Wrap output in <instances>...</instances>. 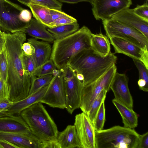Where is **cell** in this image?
Segmentation results:
<instances>
[{
    "mask_svg": "<svg viewBox=\"0 0 148 148\" xmlns=\"http://www.w3.org/2000/svg\"><path fill=\"white\" fill-rule=\"evenodd\" d=\"M2 32L8 60V99L16 102L29 95L32 83V78L25 70L22 58V46L26 40V36L22 32Z\"/></svg>",
    "mask_w": 148,
    "mask_h": 148,
    "instance_id": "cell-1",
    "label": "cell"
},
{
    "mask_svg": "<svg viewBox=\"0 0 148 148\" xmlns=\"http://www.w3.org/2000/svg\"><path fill=\"white\" fill-rule=\"evenodd\" d=\"M117 58L110 52L103 57L92 48L83 50L75 55L69 65L84 76V86L96 80L115 64Z\"/></svg>",
    "mask_w": 148,
    "mask_h": 148,
    "instance_id": "cell-2",
    "label": "cell"
},
{
    "mask_svg": "<svg viewBox=\"0 0 148 148\" xmlns=\"http://www.w3.org/2000/svg\"><path fill=\"white\" fill-rule=\"evenodd\" d=\"M92 34L88 27L84 26L71 34L55 39L50 59L58 70L68 65L76 54L83 50L91 48Z\"/></svg>",
    "mask_w": 148,
    "mask_h": 148,
    "instance_id": "cell-3",
    "label": "cell"
},
{
    "mask_svg": "<svg viewBox=\"0 0 148 148\" xmlns=\"http://www.w3.org/2000/svg\"><path fill=\"white\" fill-rule=\"evenodd\" d=\"M20 115L41 142L56 140L59 132L57 125L42 103L34 104Z\"/></svg>",
    "mask_w": 148,
    "mask_h": 148,
    "instance_id": "cell-4",
    "label": "cell"
},
{
    "mask_svg": "<svg viewBox=\"0 0 148 148\" xmlns=\"http://www.w3.org/2000/svg\"><path fill=\"white\" fill-rule=\"evenodd\" d=\"M140 134L119 125L95 131L96 148H137Z\"/></svg>",
    "mask_w": 148,
    "mask_h": 148,
    "instance_id": "cell-5",
    "label": "cell"
},
{
    "mask_svg": "<svg viewBox=\"0 0 148 148\" xmlns=\"http://www.w3.org/2000/svg\"><path fill=\"white\" fill-rule=\"evenodd\" d=\"M102 22L109 38H120L148 51V39L138 30L111 18L102 20Z\"/></svg>",
    "mask_w": 148,
    "mask_h": 148,
    "instance_id": "cell-6",
    "label": "cell"
},
{
    "mask_svg": "<svg viewBox=\"0 0 148 148\" xmlns=\"http://www.w3.org/2000/svg\"><path fill=\"white\" fill-rule=\"evenodd\" d=\"M63 77L66 97V108L72 114L79 108L84 85L77 78L75 70L68 65L60 69Z\"/></svg>",
    "mask_w": 148,
    "mask_h": 148,
    "instance_id": "cell-7",
    "label": "cell"
},
{
    "mask_svg": "<svg viewBox=\"0 0 148 148\" xmlns=\"http://www.w3.org/2000/svg\"><path fill=\"white\" fill-rule=\"evenodd\" d=\"M116 70L115 64L96 80L84 86L79 108L83 112L87 114L93 101L103 90H110Z\"/></svg>",
    "mask_w": 148,
    "mask_h": 148,
    "instance_id": "cell-8",
    "label": "cell"
},
{
    "mask_svg": "<svg viewBox=\"0 0 148 148\" xmlns=\"http://www.w3.org/2000/svg\"><path fill=\"white\" fill-rule=\"evenodd\" d=\"M21 6L8 0H0V27L11 33L23 32L28 23L21 21L19 18Z\"/></svg>",
    "mask_w": 148,
    "mask_h": 148,
    "instance_id": "cell-9",
    "label": "cell"
},
{
    "mask_svg": "<svg viewBox=\"0 0 148 148\" xmlns=\"http://www.w3.org/2000/svg\"><path fill=\"white\" fill-rule=\"evenodd\" d=\"M53 75L47 90L40 102L52 108L66 109V97L62 72L58 69Z\"/></svg>",
    "mask_w": 148,
    "mask_h": 148,
    "instance_id": "cell-10",
    "label": "cell"
},
{
    "mask_svg": "<svg viewBox=\"0 0 148 148\" xmlns=\"http://www.w3.org/2000/svg\"><path fill=\"white\" fill-rule=\"evenodd\" d=\"M132 4V0H93L92 10L96 20H103L111 18Z\"/></svg>",
    "mask_w": 148,
    "mask_h": 148,
    "instance_id": "cell-11",
    "label": "cell"
},
{
    "mask_svg": "<svg viewBox=\"0 0 148 148\" xmlns=\"http://www.w3.org/2000/svg\"><path fill=\"white\" fill-rule=\"evenodd\" d=\"M74 125L81 148H96L93 124L87 114L82 112L77 114Z\"/></svg>",
    "mask_w": 148,
    "mask_h": 148,
    "instance_id": "cell-12",
    "label": "cell"
},
{
    "mask_svg": "<svg viewBox=\"0 0 148 148\" xmlns=\"http://www.w3.org/2000/svg\"><path fill=\"white\" fill-rule=\"evenodd\" d=\"M115 53L124 54L142 62L148 69V51L127 40L116 37L109 38Z\"/></svg>",
    "mask_w": 148,
    "mask_h": 148,
    "instance_id": "cell-13",
    "label": "cell"
},
{
    "mask_svg": "<svg viewBox=\"0 0 148 148\" xmlns=\"http://www.w3.org/2000/svg\"><path fill=\"white\" fill-rule=\"evenodd\" d=\"M128 78L125 74L116 72L110 88L112 91L115 99L132 108L133 101L128 88Z\"/></svg>",
    "mask_w": 148,
    "mask_h": 148,
    "instance_id": "cell-14",
    "label": "cell"
},
{
    "mask_svg": "<svg viewBox=\"0 0 148 148\" xmlns=\"http://www.w3.org/2000/svg\"><path fill=\"white\" fill-rule=\"evenodd\" d=\"M111 18L138 30L148 39V20L137 15L133 9L129 8L125 9L113 15Z\"/></svg>",
    "mask_w": 148,
    "mask_h": 148,
    "instance_id": "cell-15",
    "label": "cell"
},
{
    "mask_svg": "<svg viewBox=\"0 0 148 148\" xmlns=\"http://www.w3.org/2000/svg\"><path fill=\"white\" fill-rule=\"evenodd\" d=\"M0 132L32 133L21 116L5 113L0 114Z\"/></svg>",
    "mask_w": 148,
    "mask_h": 148,
    "instance_id": "cell-16",
    "label": "cell"
},
{
    "mask_svg": "<svg viewBox=\"0 0 148 148\" xmlns=\"http://www.w3.org/2000/svg\"><path fill=\"white\" fill-rule=\"evenodd\" d=\"M0 139L8 141L20 148H41V142L32 133L0 132Z\"/></svg>",
    "mask_w": 148,
    "mask_h": 148,
    "instance_id": "cell-17",
    "label": "cell"
},
{
    "mask_svg": "<svg viewBox=\"0 0 148 148\" xmlns=\"http://www.w3.org/2000/svg\"><path fill=\"white\" fill-rule=\"evenodd\" d=\"M49 86V84L36 92L29 95L25 98L18 101L14 102L12 106L1 114L19 115L24 110L36 103L40 102Z\"/></svg>",
    "mask_w": 148,
    "mask_h": 148,
    "instance_id": "cell-18",
    "label": "cell"
},
{
    "mask_svg": "<svg viewBox=\"0 0 148 148\" xmlns=\"http://www.w3.org/2000/svg\"><path fill=\"white\" fill-rule=\"evenodd\" d=\"M46 27L35 18H32L23 32L27 34L36 39H40L47 42H53L55 39L53 35L46 29Z\"/></svg>",
    "mask_w": 148,
    "mask_h": 148,
    "instance_id": "cell-19",
    "label": "cell"
},
{
    "mask_svg": "<svg viewBox=\"0 0 148 148\" xmlns=\"http://www.w3.org/2000/svg\"><path fill=\"white\" fill-rule=\"evenodd\" d=\"M27 40L34 47V52L32 56L35 60L37 67L49 60L52 48L48 42L38 41L32 38L28 39Z\"/></svg>",
    "mask_w": 148,
    "mask_h": 148,
    "instance_id": "cell-20",
    "label": "cell"
},
{
    "mask_svg": "<svg viewBox=\"0 0 148 148\" xmlns=\"http://www.w3.org/2000/svg\"><path fill=\"white\" fill-rule=\"evenodd\" d=\"M56 140L61 148H81L74 125H69L58 132Z\"/></svg>",
    "mask_w": 148,
    "mask_h": 148,
    "instance_id": "cell-21",
    "label": "cell"
},
{
    "mask_svg": "<svg viewBox=\"0 0 148 148\" xmlns=\"http://www.w3.org/2000/svg\"><path fill=\"white\" fill-rule=\"evenodd\" d=\"M121 115L124 126L134 129L138 125V115L132 108H130L115 98L112 100Z\"/></svg>",
    "mask_w": 148,
    "mask_h": 148,
    "instance_id": "cell-22",
    "label": "cell"
},
{
    "mask_svg": "<svg viewBox=\"0 0 148 148\" xmlns=\"http://www.w3.org/2000/svg\"><path fill=\"white\" fill-rule=\"evenodd\" d=\"M31 9L33 16L38 21L48 28H52L53 22L49 8L36 3H31L27 5Z\"/></svg>",
    "mask_w": 148,
    "mask_h": 148,
    "instance_id": "cell-23",
    "label": "cell"
},
{
    "mask_svg": "<svg viewBox=\"0 0 148 148\" xmlns=\"http://www.w3.org/2000/svg\"><path fill=\"white\" fill-rule=\"evenodd\" d=\"M91 48L103 57H106L110 52V42L107 36L102 33L92 34L91 40Z\"/></svg>",
    "mask_w": 148,
    "mask_h": 148,
    "instance_id": "cell-24",
    "label": "cell"
},
{
    "mask_svg": "<svg viewBox=\"0 0 148 148\" xmlns=\"http://www.w3.org/2000/svg\"><path fill=\"white\" fill-rule=\"evenodd\" d=\"M79 28V24L77 22L52 28H48L47 30L56 39L71 34L77 31Z\"/></svg>",
    "mask_w": 148,
    "mask_h": 148,
    "instance_id": "cell-25",
    "label": "cell"
},
{
    "mask_svg": "<svg viewBox=\"0 0 148 148\" xmlns=\"http://www.w3.org/2000/svg\"><path fill=\"white\" fill-rule=\"evenodd\" d=\"M53 76V75L49 74L40 77L35 76L32 77L31 85L29 95L36 92L48 85Z\"/></svg>",
    "mask_w": 148,
    "mask_h": 148,
    "instance_id": "cell-26",
    "label": "cell"
},
{
    "mask_svg": "<svg viewBox=\"0 0 148 148\" xmlns=\"http://www.w3.org/2000/svg\"><path fill=\"white\" fill-rule=\"evenodd\" d=\"M58 70L53 62L49 59L36 68L33 76L40 77L49 74L54 75L58 72Z\"/></svg>",
    "mask_w": 148,
    "mask_h": 148,
    "instance_id": "cell-27",
    "label": "cell"
},
{
    "mask_svg": "<svg viewBox=\"0 0 148 148\" xmlns=\"http://www.w3.org/2000/svg\"><path fill=\"white\" fill-rule=\"evenodd\" d=\"M107 92V90H103L101 92L93 101L87 114L93 123L101 103L105 101Z\"/></svg>",
    "mask_w": 148,
    "mask_h": 148,
    "instance_id": "cell-28",
    "label": "cell"
},
{
    "mask_svg": "<svg viewBox=\"0 0 148 148\" xmlns=\"http://www.w3.org/2000/svg\"><path fill=\"white\" fill-rule=\"evenodd\" d=\"M21 3L27 6L31 3L41 5L49 8L61 10L62 4L56 0H17Z\"/></svg>",
    "mask_w": 148,
    "mask_h": 148,
    "instance_id": "cell-29",
    "label": "cell"
},
{
    "mask_svg": "<svg viewBox=\"0 0 148 148\" xmlns=\"http://www.w3.org/2000/svg\"><path fill=\"white\" fill-rule=\"evenodd\" d=\"M104 101L101 103L93 123L95 131L103 130L105 121V108Z\"/></svg>",
    "mask_w": 148,
    "mask_h": 148,
    "instance_id": "cell-30",
    "label": "cell"
},
{
    "mask_svg": "<svg viewBox=\"0 0 148 148\" xmlns=\"http://www.w3.org/2000/svg\"><path fill=\"white\" fill-rule=\"evenodd\" d=\"M8 63L5 48L0 54V78L5 82L8 80Z\"/></svg>",
    "mask_w": 148,
    "mask_h": 148,
    "instance_id": "cell-31",
    "label": "cell"
},
{
    "mask_svg": "<svg viewBox=\"0 0 148 148\" xmlns=\"http://www.w3.org/2000/svg\"><path fill=\"white\" fill-rule=\"evenodd\" d=\"M22 58L25 70L32 78L37 68L36 64L33 56H27L23 53Z\"/></svg>",
    "mask_w": 148,
    "mask_h": 148,
    "instance_id": "cell-32",
    "label": "cell"
},
{
    "mask_svg": "<svg viewBox=\"0 0 148 148\" xmlns=\"http://www.w3.org/2000/svg\"><path fill=\"white\" fill-rule=\"evenodd\" d=\"M133 61L137 68L139 72V79L144 80L148 84V69L140 61L137 59H132Z\"/></svg>",
    "mask_w": 148,
    "mask_h": 148,
    "instance_id": "cell-33",
    "label": "cell"
},
{
    "mask_svg": "<svg viewBox=\"0 0 148 148\" xmlns=\"http://www.w3.org/2000/svg\"><path fill=\"white\" fill-rule=\"evenodd\" d=\"M148 1V0H147ZM147 2L142 5H137L133 9L134 12L139 16L148 20V4Z\"/></svg>",
    "mask_w": 148,
    "mask_h": 148,
    "instance_id": "cell-34",
    "label": "cell"
},
{
    "mask_svg": "<svg viewBox=\"0 0 148 148\" xmlns=\"http://www.w3.org/2000/svg\"><path fill=\"white\" fill-rule=\"evenodd\" d=\"M77 22L75 18L69 16L68 17H63L57 19L53 21V27L71 24Z\"/></svg>",
    "mask_w": 148,
    "mask_h": 148,
    "instance_id": "cell-35",
    "label": "cell"
},
{
    "mask_svg": "<svg viewBox=\"0 0 148 148\" xmlns=\"http://www.w3.org/2000/svg\"><path fill=\"white\" fill-rule=\"evenodd\" d=\"M9 87L7 82L0 78V101L6 98H8Z\"/></svg>",
    "mask_w": 148,
    "mask_h": 148,
    "instance_id": "cell-36",
    "label": "cell"
},
{
    "mask_svg": "<svg viewBox=\"0 0 148 148\" xmlns=\"http://www.w3.org/2000/svg\"><path fill=\"white\" fill-rule=\"evenodd\" d=\"M19 18L21 21L27 23L32 18V14L29 10L23 9L19 14Z\"/></svg>",
    "mask_w": 148,
    "mask_h": 148,
    "instance_id": "cell-37",
    "label": "cell"
},
{
    "mask_svg": "<svg viewBox=\"0 0 148 148\" xmlns=\"http://www.w3.org/2000/svg\"><path fill=\"white\" fill-rule=\"evenodd\" d=\"M50 12L52 19L53 21L58 18L65 17H68L70 15L58 9L49 8Z\"/></svg>",
    "mask_w": 148,
    "mask_h": 148,
    "instance_id": "cell-38",
    "label": "cell"
},
{
    "mask_svg": "<svg viewBox=\"0 0 148 148\" xmlns=\"http://www.w3.org/2000/svg\"><path fill=\"white\" fill-rule=\"evenodd\" d=\"M137 148H148V132L142 135L140 138Z\"/></svg>",
    "mask_w": 148,
    "mask_h": 148,
    "instance_id": "cell-39",
    "label": "cell"
},
{
    "mask_svg": "<svg viewBox=\"0 0 148 148\" xmlns=\"http://www.w3.org/2000/svg\"><path fill=\"white\" fill-rule=\"evenodd\" d=\"M22 49L23 53L28 56H32L34 52V48L32 45L29 42H24L22 45Z\"/></svg>",
    "mask_w": 148,
    "mask_h": 148,
    "instance_id": "cell-40",
    "label": "cell"
},
{
    "mask_svg": "<svg viewBox=\"0 0 148 148\" xmlns=\"http://www.w3.org/2000/svg\"><path fill=\"white\" fill-rule=\"evenodd\" d=\"M41 148H61L57 140L41 143Z\"/></svg>",
    "mask_w": 148,
    "mask_h": 148,
    "instance_id": "cell-41",
    "label": "cell"
},
{
    "mask_svg": "<svg viewBox=\"0 0 148 148\" xmlns=\"http://www.w3.org/2000/svg\"><path fill=\"white\" fill-rule=\"evenodd\" d=\"M14 102L6 98L0 101V114L12 105Z\"/></svg>",
    "mask_w": 148,
    "mask_h": 148,
    "instance_id": "cell-42",
    "label": "cell"
},
{
    "mask_svg": "<svg viewBox=\"0 0 148 148\" xmlns=\"http://www.w3.org/2000/svg\"><path fill=\"white\" fill-rule=\"evenodd\" d=\"M0 148H20L18 146L5 140L0 139Z\"/></svg>",
    "mask_w": 148,
    "mask_h": 148,
    "instance_id": "cell-43",
    "label": "cell"
},
{
    "mask_svg": "<svg viewBox=\"0 0 148 148\" xmlns=\"http://www.w3.org/2000/svg\"><path fill=\"white\" fill-rule=\"evenodd\" d=\"M138 84L140 90L146 92L148 91V84L142 79H139Z\"/></svg>",
    "mask_w": 148,
    "mask_h": 148,
    "instance_id": "cell-44",
    "label": "cell"
},
{
    "mask_svg": "<svg viewBox=\"0 0 148 148\" xmlns=\"http://www.w3.org/2000/svg\"><path fill=\"white\" fill-rule=\"evenodd\" d=\"M61 2L66 3H76L81 2H87L92 4L93 0H56Z\"/></svg>",
    "mask_w": 148,
    "mask_h": 148,
    "instance_id": "cell-45",
    "label": "cell"
},
{
    "mask_svg": "<svg viewBox=\"0 0 148 148\" xmlns=\"http://www.w3.org/2000/svg\"><path fill=\"white\" fill-rule=\"evenodd\" d=\"M5 40L0 27V54L5 48Z\"/></svg>",
    "mask_w": 148,
    "mask_h": 148,
    "instance_id": "cell-46",
    "label": "cell"
},
{
    "mask_svg": "<svg viewBox=\"0 0 148 148\" xmlns=\"http://www.w3.org/2000/svg\"><path fill=\"white\" fill-rule=\"evenodd\" d=\"M76 74L78 79L80 81L83 82L84 79L83 76L82 74L80 73H76Z\"/></svg>",
    "mask_w": 148,
    "mask_h": 148,
    "instance_id": "cell-47",
    "label": "cell"
}]
</instances>
